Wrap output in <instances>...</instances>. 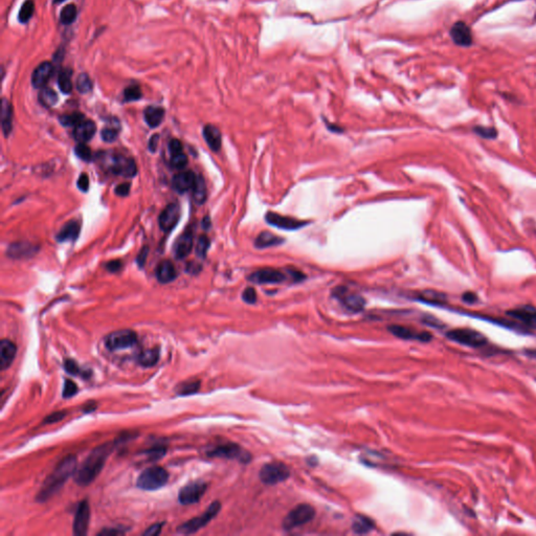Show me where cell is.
<instances>
[{
  "label": "cell",
  "mask_w": 536,
  "mask_h": 536,
  "mask_svg": "<svg viewBox=\"0 0 536 536\" xmlns=\"http://www.w3.org/2000/svg\"><path fill=\"white\" fill-rule=\"evenodd\" d=\"M76 468V458L68 456L61 461L53 471L44 481L40 491L38 492L37 501L43 503L49 500L63 487L65 482L74 474Z\"/></svg>",
  "instance_id": "6da1fadb"
},
{
  "label": "cell",
  "mask_w": 536,
  "mask_h": 536,
  "mask_svg": "<svg viewBox=\"0 0 536 536\" xmlns=\"http://www.w3.org/2000/svg\"><path fill=\"white\" fill-rule=\"evenodd\" d=\"M112 451V444L106 443L104 445L95 448L86 460L74 473V482L80 486H87L96 480L101 472L107 458Z\"/></svg>",
  "instance_id": "7a4b0ae2"
},
{
  "label": "cell",
  "mask_w": 536,
  "mask_h": 536,
  "mask_svg": "<svg viewBox=\"0 0 536 536\" xmlns=\"http://www.w3.org/2000/svg\"><path fill=\"white\" fill-rule=\"evenodd\" d=\"M168 480H169V473L166 469L159 466H153L145 469L136 481V485L143 490H157L164 487Z\"/></svg>",
  "instance_id": "3957f363"
},
{
  "label": "cell",
  "mask_w": 536,
  "mask_h": 536,
  "mask_svg": "<svg viewBox=\"0 0 536 536\" xmlns=\"http://www.w3.org/2000/svg\"><path fill=\"white\" fill-rule=\"evenodd\" d=\"M316 516V509L311 505L300 504L295 506L292 510H290L288 514L283 520V529L289 531L294 528L301 527L305 524H308Z\"/></svg>",
  "instance_id": "277c9868"
},
{
  "label": "cell",
  "mask_w": 536,
  "mask_h": 536,
  "mask_svg": "<svg viewBox=\"0 0 536 536\" xmlns=\"http://www.w3.org/2000/svg\"><path fill=\"white\" fill-rule=\"evenodd\" d=\"M446 338L460 344L471 348H480L487 343V339L479 331L469 328H458L449 330Z\"/></svg>",
  "instance_id": "5b68a950"
},
{
  "label": "cell",
  "mask_w": 536,
  "mask_h": 536,
  "mask_svg": "<svg viewBox=\"0 0 536 536\" xmlns=\"http://www.w3.org/2000/svg\"><path fill=\"white\" fill-rule=\"evenodd\" d=\"M220 509H221V504L218 501L214 502L201 515L196 516L192 519L188 520V522L183 523L182 525H180L178 527L177 532L181 534H192L197 532L198 530H200L201 528L208 525L211 520L218 514Z\"/></svg>",
  "instance_id": "8992f818"
},
{
  "label": "cell",
  "mask_w": 536,
  "mask_h": 536,
  "mask_svg": "<svg viewBox=\"0 0 536 536\" xmlns=\"http://www.w3.org/2000/svg\"><path fill=\"white\" fill-rule=\"evenodd\" d=\"M260 480L266 485H275L286 481L290 477L288 467L281 462L265 464L259 473Z\"/></svg>",
  "instance_id": "52a82bcc"
},
{
  "label": "cell",
  "mask_w": 536,
  "mask_h": 536,
  "mask_svg": "<svg viewBox=\"0 0 536 536\" xmlns=\"http://www.w3.org/2000/svg\"><path fill=\"white\" fill-rule=\"evenodd\" d=\"M206 454L213 458L231 459V460H237L242 463H248L251 459V456L248 451L243 449L240 445L235 443L221 444V445H218L209 450Z\"/></svg>",
  "instance_id": "ba28073f"
},
{
  "label": "cell",
  "mask_w": 536,
  "mask_h": 536,
  "mask_svg": "<svg viewBox=\"0 0 536 536\" xmlns=\"http://www.w3.org/2000/svg\"><path fill=\"white\" fill-rule=\"evenodd\" d=\"M105 166L108 170L114 174L124 176V177H133L136 174V164L132 158L122 155H109L104 160Z\"/></svg>",
  "instance_id": "9c48e42d"
},
{
  "label": "cell",
  "mask_w": 536,
  "mask_h": 536,
  "mask_svg": "<svg viewBox=\"0 0 536 536\" xmlns=\"http://www.w3.org/2000/svg\"><path fill=\"white\" fill-rule=\"evenodd\" d=\"M136 333L130 329L114 331L105 338V346L110 351L131 348L136 343Z\"/></svg>",
  "instance_id": "30bf717a"
},
{
  "label": "cell",
  "mask_w": 536,
  "mask_h": 536,
  "mask_svg": "<svg viewBox=\"0 0 536 536\" xmlns=\"http://www.w3.org/2000/svg\"><path fill=\"white\" fill-rule=\"evenodd\" d=\"M289 278L288 270L286 269V272L281 269H277V268L271 267H265L261 268L252 272L248 280L256 284H280V283L285 282Z\"/></svg>",
  "instance_id": "8fae6325"
},
{
  "label": "cell",
  "mask_w": 536,
  "mask_h": 536,
  "mask_svg": "<svg viewBox=\"0 0 536 536\" xmlns=\"http://www.w3.org/2000/svg\"><path fill=\"white\" fill-rule=\"evenodd\" d=\"M333 296L338 298L343 307L351 312L362 311L365 306V298L361 294L350 292L347 287H336L333 290Z\"/></svg>",
  "instance_id": "7c38bea8"
},
{
  "label": "cell",
  "mask_w": 536,
  "mask_h": 536,
  "mask_svg": "<svg viewBox=\"0 0 536 536\" xmlns=\"http://www.w3.org/2000/svg\"><path fill=\"white\" fill-rule=\"evenodd\" d=\"M265 220L267 224L275 228L284 229V231H297V229L303 228L304 226L309 224V221L300 220L290 216H284L275 212H268L265 216Z\"/></svg>",
  "instance_id": "4fadbf2b"
},
{
  "label": "cell",
  "mask_w": 536,
  "mask_h": 536,
  "mask_svg": "<svg viewBox=\"0 0 536 536\" xmlns=\"http://www.w3.org/2000/svg\"><path fill=\"white\" fill-rule=\"evenodd\" d=\"M208 485L203 481H195L182 487L178 494V501L182 505H191L199 502L204 494Z\"/></svg>",
  "instance_id": "5bb4252c"
},
{
  "label": "cell",
  "mask_w": 536,
  "mask_h": 536,
  "mask_svg": "<svg viewBox=\"0 0 536 536\" xmlns=\"http://www.w3.org/2000/svg\"><path fill=\"white\" fill-rule=\"evenodd\" d=\"M507 315L513 319L519 321V327L526 328L528 330L536 331V309L532 306L525 305L518 308L507 311Z\"/></svg>",
  "instance_id": "9a60e30c"
},
{
  "label": "cell",
  "mask_w": 536,
  "mask_h": 536,
  "mask_svg": "<svg viewBox=\"0 0 536 536\" xmlns=\"http://www.w3.org/2000/svg\"><path fill=\"white\" fill-rule=\"evenodd\" d=\"M389 331L395 335L396 338L408 341H418L422 342H428L432 341L433 336L427 331H418L410 327H404L400 325H392L389 327Z\"/></svg>",
  "instance_id": "2e32d148"
},
{
  "label": "cell",
  "mask_w": 536,
  "mask_h": 536,
  "mask_svg": "<svg viewBox=\"0 0 536 536\" xmlns=\"http://www.w3.org/2000/svg\"><path fill=\"white\" fill-rule=\"evenodd\" d=\"M90 518L89 505L86 501H82L75 511L74 520L73 525V534L76 536H84L87 534Z\"/></svg>",
  "instance_id": "e0dca14e"
},
{
  "label": "cell",
  "mask_w": 536,
  "mask_h": 536,
  "mask_svg": "<svg viewBox=\"0 0 536 536\" xmlns=\"http://www.w3.org/2000/svg\"><path fill=\"white\" fill-rule=\"evenodd\" d=\"M180 218V208L178 204L171 203L166 206V209L160 214L158 218L159 226L164 232L169 233L177 224Z\"/></svg>",
  "instance_id": "ac0fdd59"
},
{
  "label": "cell",
  "mask_w": 536,
  "mask_h": 536,
  "mask_svg": "<svg viewBox=\"0 0 536 536\" xmlns=\"http://www.w3.org/2000/svg\"><path fill=\"white\" fill-rule=\"evenodd\" d=\"M450 37L455 44L467 48L472 44V34L469 26L463 21H458L450 28Z\"/></svg>",
  "instance_id": "d6986e66"
},
{
  "label": "cell",
  "mask_w": 536,
  "mask_h": 536,
  "mask_svg": "<svg viewBox=\"0 0 536 536\" xmlns=\"http://www.w3.org/2000/svg\"><path fill=\"white\" fill-rule=\"evenodd\" d=\"M197 176L192 171H186L180 172L176 174L172 179V187L173 189L180 194L188 192L189 190H192Z\"/></svg>",
  "instance_id": "ffe728a7"
},
{
  "label": "cell",
  "mask_w": 536,
  "mask_h": 536,
  "mask_svg": "<svg viewBox=\"0 0 536 536\" xmlns=\"http://www.w3.org/2000/svg\"><path fill=\"white\" fill-rule=\"evenodd\" d=\"M53 73V66L49 61H45L36 67L32 74V84L35 88H43Z\"/></svg>",
  "instance_id": "44dd1931"
},
{
  "label": "cell",
  "mask_w": 536,
  "mask_h": 536,
  "mask_svg": "<svg viewBox=\"0 0 536 536\" xmlns=\"http://www.w3.org/2000/svg\"><path fill=\"white\" fill-rule=\"evenodd\" d=\"M17 353V347L9 340L0 341V369L6 370L13 364Z\"/></svg>",
  "instance_id": "7402d4cb"
},
{
  "label": "cell",
  "mask_w": 536,
  "mask_h": 536,
  "mask_svg": "<svg viewBox=\"0 0 536 536\" xmlns=\"http://www.w3.org/2000/svg\"><path fill=\"white\" fill-rule=\"evenodd\" d=\"M97 131V125L93 121L84 120L78 126L74 127L73 137L79 143H87L95 136Z\"/></svg>",
  "instance_id": "603a6c76"
},
{
  "label": "cell",
  "mask_w": 536,
  "mask_h": 536,
  "mask_svg": "<svg viewBox=\"0 0 536 536\" xmlns=\"http://www.w3.org/2000/svg\"><path fill=\"white\" fill-rule=\"evenodd\" d=\"M193 248V234L191 231L183 233L174 245V255L177 259L186 258Z\"/></svg>",
  "instance_id": "cb8c5ba5"
},
{
  "label": "cell",
  "mask_w": 536,
  "mask_h": 536,
  "mask_svg": "<svg viewBox=\"0 0 536 536\" xmlns=\"http://www.w3.org/2000/svg\"><path fill=\"white\" fill-rule=\"evenodd\" d=\"M283 243H284V238H282V237H279L271 232L263 231L256 238L255 246L259 249H262L267 247L279 246V245Z\"/></svg>",
  "instance_id": "d4e9b609"
},
{
  "label": "cell",
  "mask_w": 536,
  "mask_h": 536,
  "mask_svg": "<svg viewBox=\"0 0 536 536\" xmlns=\"http://www.w3.org/2000/svg\"><path fill=\"white\" fill-rule=\"evenodd\" d=\"M203 137L211 150L215 152L220 150L221 144H222V137H221L220 130L217 127L213 125H206L203 128Z\"/></svg>",
  "instance_id": "484cf974"
},
{
  "label": "cell",
  "mask_w": 536,
  "mask_h": 536,
  "mask_svg": "<svg viewBox=\"0 0 536 536\" xmlns=\"http://www.w3.org/2000/svg\"><path fill=\"white\" fill-rule=\"evenodd\" d=\"M156 279L158 282L163 283V284H167L174 281L177 277L176 273V269L174 265L170 261H163L156 268Z\"/></svg>",
  "instance_id": "4316f807"
},
{
  "label": "cell",
  "mask_w": 536,
  "mask_h": 536,
  "mask_svg": "<svg viewBox=\"0 0 536 536\" xmlns=\"http://www.w3.org/2000/svg\"><path fill=\"white\" fill-rule=\"evenodd\" d=\"M144 118L149 127L156 128L162 124V122L165 118V110L162 108V107L150 106L148 107V108H146V110H145Z\"/></svg>",
  "instance_id": "83f0119b"
},
{
  "label": "cell",
  "mask_w": 536,
  "mask_h": 536,
  "mask_svg": "<svg viewBox=\"0 0 536 536\" xmlns=\"http://www.w3.org/2000/svg\"><path fill=\"white\" fill-rule=\"evenodd\" d=\"M80 234V224L76 221H70L61 228V231L57 235V240L59 242H65L75 240Z\"/></svg>",
  "instance_id": "f1b7e54d"
},
{
  "label": "cell",
  "mask_w": 536,
  "mask_h": 536,
  "mask_svg": "<svg viewBox=\"0 0 536 536\" xmlns=\"http://www.w3.org/2000/svg\"><path fill=\"white\" fill-rule=\"evenodd\" d=\"M12 119L13 110L10 102L6 98H2L1 102V127L5 136L9 135L12 131Z\"/></svg>",
  "instance_id": "f546056e"
},
{
  "label": "cell",
  "mask_w": 536,
  "mask_h": 536,
  "mask_svg": "<svg viewBox=\"0 0 536 536\" xmlns=\"http://www.w3.org/2000/svg\"><path fill=\"white\" fill-rule=\"evenodd\" d=\"M7 254L12 258H24L35 254V247L28 243H15L7 249Z\"/></svg>",
  "instance_id": "4dcf8cb0"
},
{
  "label": "cell",
  "mask_w": 536,
  "mask_h": 536,
  "mask_svg": "<svg viewBox=\"0 0 536 536\" xmlns=\"http://www.w3.org/2000/svg\"><path fill=\"white\" fill-rule=\"evenodd\" d=\"M159 359V350L157 348H152L142 351L140 355L137 356V362L143 366H153L158 363Z\"/></svg>",
  "instance_id": "1f68e13d"
},
{
  "label": "cell",
  "mask_w": 536,
  "mask_h": 536,
  "mask_svg": "<svg viewBox=\"0 0 536 536\" xmlns=\"http://www.w3.org/2000/svg\"><path fill=\"white\" fill-rule=\"evenodd\" d=\"M417 300L426 304L440 306L445 303L446 296L445 294H443L441 292H433V290H426V292L419 293V295L417 296Z\"/></svg>",
  "instance_id": "d6a6232c"
},
{
  "label": "cell",
  "mask_w": 536,
  "mask_h": 536,
  "mask_svg": "<svg viewBox=\"0 0 536 536\" xmlns=\"http://www.w3.org/2000/svg\"><path fill=\"white\" fill-rule=\"evenodd\" d=\"M193 198L194 201L198 204H202L206 200V196H208V191H206V185L202 176L198 175L195 185L193 187Z\"/></svg>",
  "instance_id": "836d02e7"
},
{
  "label": "cell",
  "mask_w": 536,
  "mask_h": 536,
  "mask_svg": "<svg viewBox=\"0 0 536 536\" xmlns=\"http://www.w3.org/2000/svg\"><path fill=\"white\" fill-rule=\"evenodd\" d=\"M72 75H73V71L70 70V68H66V70L61 71L60 73H59L58 85H59L60 90L62 91V93L65 94V95L66 94H71L72 90H73Z\"/></svg>",
  "instance_id": "e575fe53"
},
{
  "label": "cell",
  "mask_w": 536,
  "mask_h": 536,
  "mask_svg": "<svg viewBox=\"0 0 536 536\" xmlns=\"http://www.w3.org/2000/svg\"><path fill=\"white\" fill-rule=\"evenodd\" d=\"M373 527L374 524L372 520L364 515H357L353 520V525H352L353 531L358 534H365L370 532L373 529Z\"/></svg>",
  "instance_id": "d590c367"
},
{
  "label": "cell",
  "mask_w": 536,
  "mask_h": 536,
  "mask_svg": "<svg viewBox=\"0 0 536 536\" xmlns=\"http://www.w3.org/2000/svg\"><path fill=\"white\" fill-rule=\"evenodd\" d=\"M76 6L74 4H67L64 6L62 11L60 12V21L61 24L65 25H70L73 24L74 20L76 19Z\"/></svg>",
  "instance_id": "8d00e7d4"
},
{
  "label": "cell",
  "mask_w": 536,
  "mask_h": 536,
  "mask_svg": "<svg viewBox=\"0 0 536 536\" xmlns=\"http://www.w3.org/2000/svg\"><path fill=\"white\" fill-rule=\"evenodd\" d=\"M35 12V2L33 0H26V1L21 5V9L18 14V19L21 24H26L29 19L33 17V14Z\"/></svg>",
  "instance_id": "74e56055"
},
{
  "label": "cell",
  "mask_w": 536,
  "mask_h": 536,
  "mask_svg": "<svg viewBox=\"0 0 536 536\" xmlns=\"http://www.w3.org/2000/svg\"><path fill=\"white\" fill-rule=\"evenodd\" d=\"M39 101L44 106L51 107L57 104L58 95L56 94L55 90L50 88H42L39 94Z\"/></svg>",
  "instance_id": "f35d334b"
},
{
  "label": "cell",
  "mask_w": 536,
  "mask_h": 536,
  "mask_svg": "<svg viewBox=\"0 0 536 536\" xmlns=\"http://www.w3.org/2000/svg\"><path fill=\"white\" fill-rule=\"evenodd\" d=\"M84 120H85V117L81 112H73L60 117V122L65 127H75Z\"/></svg>",
  "instance_id": "ab89813d"
},
{
  "label": "cell",
  "mask_w": 536,
  "mask_h": 536,
  "mask_svg": "<svg viewBox=\"0 0 536 536\" xmlns=\"http://www.w3.org/2000/svg\"><path fill=\"white\" fill-rule=\"evenodd\" d=\"M199 387H200V381L199 380L186 381L178 386L177 393L178 395H192L197 392Z\"/></svg>",
  "instance_id": "60d3db41"
},
{
  "label": "cell",
  "mask_w": 536,
  "mask_h": 536,
  "mask_svg": "<svg viewBox=\"0 0 536 536\" xmlns=\"http://www.w3.org/2000/svg\"><path fill=\"white\" fill-rule=\"evenodd\" d=\"M473 132L481 136L482 139L486 140H495L499 133L497 130L493 127H486V126H476L473 128Z\"/></svg>",
  "instance_id": "b9f144b4"
},
{
  "label": "cell",
  "mask_w": 536,
  "mask_h": 536,
  "mask_svg": "<svg viewBox=\"0 0 536 536\" xmlns=\"http://www.w3.org/2000/svg\"><path fill=\"white\" fill-rule=\"evenodd\" d=\"M76 89L81 94H87L93 89V82H91L87 73H81L78 76V79H76Z\"/></svg>",
  "instance_id": "7bdbcfd3"
},
{
  "label": "cell",
  "mask_w": 536,
  "mask_h": 536,
  "mask_svg": "<svg viewBox=\"0 0 536 536\" xmlns=\"http://www.w3.org/2000/svg\"><path fill=\"white\" fill-rule=\"evenodd\" d=\"M142 96H143L142 90H141L140 86H137V85L129 86L124 91V98H125L126 102L137 101V99H140L142 97Z\"/></svg>",
  "instance_id": "ee69618b"
},
{
  "label": "cell",
  "mask_w": 536,
  "mask_h": 536,
  "mask_svg": "<svg viewBox=\"0 0 536 536\" xmlns=\"http://www.w3.org/2000/svg\"><path fill=\"white\" fill-rule=\"evenodd\" d=\"M74 153L76 156L85 160V162H90L91 158H93V153H91L90 148L84 143H79V145H76L74 148Z\"/></svg>",
  "instance_id": "f6af8a7d"
},
{
  "label": "cell",
  "mask_w": 536,
  "mask_h": 536,
  "mask_svg": "<svg viewBox=\"0 0 536 536\" xmlns=\"http://www.w3.org/2000/svg\"><path fill=\"white\" fill-rule=\"evenodd\" d=\"M209 247H210V240L206 236H201L200 238L198 239V242H197V245H196V254L198 257L200 258H204L206 256V252H208L209 250Z\"/></svg>",
  "instance_id": "bcb514c9"
},
{
  "label": "cell",
  "mask_w": 536,
  "mask_h": 536,
  "mask_svg": "<svg viewBox=\"0 0 536 536\" xmlns=\"http://www.w3.org/2000/svg\"><path fill=\"white\" fill-rule=\"evenodd\" d=\"M170 163H171V166L174 168V169L181 170L188 164V156L183 152L178 153V154L171 156V162Z\"/></svg>",
  "instance_id": "7dc6e473"
},
{
  "label": "cell",
  "mask_w": 536,
  "mask_h": 536,
  "mask_svg": "<svg viewBox=\"0 0 536 536\" xmlns=\"http://www.w3.org/2000/svg\"><path fill=\"white\" fill-rule=\"evenodd\" d=\"M76 392H78V387H76V385L74 384V382L71 379H66L64 381V387H63V397L64 398H71L73 396H74L76 394Z\"/></svg>",
  "instance_id": "c3c4849f"
},
{
  "label": "cell",
  "mask_w": 536,
  "mask_h": 536,
  "mask_svg": "<svg viewBox=\"0 0 536 536\" xmlns=\"http://www.w3.org/2000/svg\"><path fill=\"white\" fill-rule=\"evenodd\" d=\"M119 131L114 128H104L102 130V139L106 143H112L118 139Z\"/></svg>",
  "instance_id": "681fc988"
},
{
  "label": "cell",
  "mask_w": 536,
  "mask_h": 536,
  "mask_svg": "<svg viewBox=\"0 0 536 536\" xmlns=\"http://www.w3.org/2000/svg\"><path fill=\"white\" fill-rule=\"evenodd\" d=\"M242 300L247 304H255L257 302V292L252 287H247L244 289L242 293Z\"/></svg>",
  "instance_id": "f907efd6"
},
{
  "label": "cell",
  "mask_w": 536,
  "mask_h": 536,
  "mask_svg": "<svg viewBox=\"0 0 536 536\" xmlns=\"http://www.w3.org/2000/svg\"><path fill=\"white\" fill-rule=\"evenodd\" d=\"M65 371L70 373L71 375H80L81 374V367L73 359H66L64 363Z\"/></svg>",
  "instance_id": "816d5d0a"
},
{
  "label": "cell",
  "mask_w": 536,
  "mask_h": 536,
  "mask_svg": "<svg viewBox=\"0 0 536 536\" xmlns=\"http://www.w3.org/2000/svg\"><path fill=\"white\" fill-rule=\"evenodd\" d=\"M76 186H78V188L82 191V192H87L88 189H89V177L88 175L83 173L80 175V177L78 179V182H76Z\"/></svg>",
  "instance_id": "f5cc1de1"
},
{
  "label": "cell",
  "mask_w": 536,
  "mask_h": 536,
  "mask_svg": "<svg viewBox=\"0 0 536 536\" xmlns=\"http://www.w3.org/2000/svg\"><path fill=\"white\" fill-rule=\"evenodd\" d=\"M169 150L171 153V156L178 154V153L182 152V144L178 140H172L169 144Z\"/></svg>",
  "instance_id": "db71d44e"
},
{
  "label": "cell",
  "mask_w": 536,
  "mask_h": 536,
  "mask_svg": "<svg viewBox=\"0 0 536 536\" xmlns=\"http://www.w3.org/2000/svg\"><path fill=\"white\" fill-rule=\"evenodd\" d=\"M66 416V413L65 412H56V413H52L51 415L48 416L47 418H45V423H55L57 422V421H60L62 420L64 417Z\"/></svg>",
  "instance_id": "11a10c76"
},
{
  "label": "cell",
  "mask_w": 536,
  "mask_h": 536,
  "mask_svg": "<svg viewBox=\"0 0 536 536\" xmlns=\"http://www.w3.org/2000/svg\"><path fill=\"white\" fill-rule=\"evenodd\" d=\"M148 254H149V248H148V246H145V247H143V249L141 250V252L139 254V256H137V258H136V262H137V265H139L141 268L145 266V263H146V260H147Z\"/></svg>",
  "instance_id": "9f6ffc18"
},
{
  "label": "cell",
  "mask_w": 536,
  "mask_h": 536,
  "mask_svg": "<svg viewBox=\"0 0 536 536\" xmlns=\"http://www.w3.org/2000/svg\"><path fill=\"white\" fill-rule=\"evenodd\" d=\"M163 526H164V523H158V524H154L152 525L151 527H149L148 529L144 532V535H148V536H153V535H158L160 532H162V529H163Z\"/></svg>",
  "instance_id": "6f0895ef"
},
{
  "label": "cell",
  "mask_w": 536,
  "mask_h": 536,
  "mask_svg": "<svg viewBox=\"0 0 536 536\" xmlns=\"http://www.w3.org/2000/svg\"><path fill=\"white\" fill-rule=\"evenodd\" d=\"M129 192H130V183H128V182L121 183V185H119L116 188V194L119 195V196L125 197L129 194Z\"/></svg>",
  "instance_id": "680465c9"
},
{
  "label": "cell",
  "mask_w": 536,
  "mask_h": 536,
  "mask_svg": "<svg viewBox=\"0 0 536 536\" xmlns=\"http://www.w3.org/2000/svg\"><path fill=\"white\" fill-rule=\"evenodd\" d=\"M462 300L464 303L466 304H474L478 302V295L474 293V292H467L465 293H463L462 295Z\"/></svg>",
  "instance_id": "91938a15"
},
{
  "label": "cell",
  "mask_w": 536,
  "mask_h": 536,
  "mask_svg": "<svg viewBox=\"0 0 536 536\" xmlns=\"http://www.w3.org/2000/svg\"><path fill=\"white\" fill-rule=\"evenodd\" d=\"M126 532L125 529H122V528H110V529H105L103 530L102 532H99L98 534L99 535H121V534H124Z\"/></svg>",
  "instance_id": "94428289"
},
{
  "label": "cell",
  "mask_w": 536,
  "mask_h": 536,
  "mask_svg": "<svg viewBox=\"0 0 536 536\" xmlns=\"http://www.w3.org/2000/svg\"><path fill=\"white\" fill-rule=\"evenodd\" d=\"M106 267L110 272H118L122 268V262L120 260H113V261L107 263Z\"/></svg>",
  "instance_id": "6125c7cd"
},
{
  "label": "cell",
  "mask_w": 536,
  "mask_h": 536,
  "mask_svg": "<svg viewBox=\"0 0 536 536\" xmlns=\"http://www.w3.org/2000/svg\"><path fill=\"white\" fill-rule=\"evenodd\" d=\"M158 141H159V136H158L157 134L153 135V136L151 137V140H150V142H149V149H150V151L154 152V151L156 150L157 145H158Z\"/></svg>",
  "instance_id": "be15d7a7"
},
{
  "label": "cell",
  "mask_w": 536,
  "mask_h": 536,
  "mask_svg": "<svg viewBox=\"0 0 536 536\" xmlns=\"http://www.w3.org/2000/svg\"><path fill=\"white\" fill-rule=\"evenodd\" d=\"M187 269H188V271H189L190 273H197L199 270L201 269V267L199 266L197 263H190V264L188 265Z\"/></svg>",
  "instance_id": "e7e4bbea"
},
{
  "label": "cell",
  "mask_w": 536,
  "mask_h": 536,
  "mask_svg": "<svg viewBox=\"0 0 536 536\" xmlns=\"http://www.w3.org/2000/svg\"><path fill=\"white\" fill-rule=\"evenodd\" d=\"M202 225L204 228H209L211 226V219L210 217H204L203 221H202Z\"/></svg>",
  "instance_id": "03108f58"
},
{
  "label": "cell",
  "mask_w": 536,
  "mask_h": 536,
  "mask_svg": "<svg viewBox=\"0 0 536 536\" xmlns=\"http://www.w3.org/2000/svg\"><path fill=\"white\" fill-rule=\"evenodd\" d=\"M63 1H64V0H55V3H61V2H63Z\"/></svg>",
  "instance_id": "003e7915"
}]
</instances>
